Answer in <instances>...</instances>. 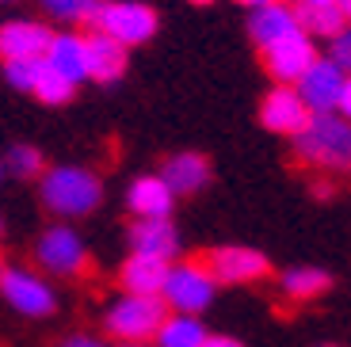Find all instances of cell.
Instances as JSON below:
<instances>
[{
  "instance_id": "cell-37",
  "label": "cell",
  "mask_w": 351,
  "mask_h": 347,
  "mask_svg": "<svg viewBox=\"0 0 351 347\" xmlns=\"http://www.w3.org/2000/svg\"><path fill=\"white\" fill-rule=\"evenodd\" d=\"M321 347H343V344H321Z\"/></svg>"
},
{
  "instance_id": "cell-25",
  "label": "cell",
  "mask_w": 351,
  "mask_h": 347,
  "mask_svg": "<svg viewBox=\"0 0 351 347\" xmlns=\"http://www.w3.org/2000/svg\"><path fill=\"white\" fill-rule=\"evenodd\" d=\"M38 65H43V58L4 61V77H8L12 88H19V92H31V84H35V77H38Z\"/></svg>"
},
{
  "instance_id": "cell-2",
  "label": "cell",
  "mask_w": 351,
  "mask_h": 347,
  "mask_svg": "<svg viewBox=\"0 0 351 347\" xmlns=\"http://www.w3.org/2000/svg\"><path fill=\"white\" fill-rule=\"evenodd\" d=\"M302 165L317 172H351V119L340 111L309 115V122L294 134Z\"/></svg>"
},
{
  "instance_id": "cell-29",
  "label": "cell",
  "mask_w": 351,
  "mask_h": 347,
  "mask_svg": "<svg viewBox=\"0 0 351 347\" xmlns=\"http://www.w3.org/2000/svg\"><path fill=\"white\" fill-rule=\"evenodd\" d=\"M199 347H245V344L237 336H229V332H206Z\"/></svg>"
},
{
  "instance_id": "cell-30",
  "label": "cell",
  "mask_w": 351,
  "mask_h": 347,
  "mask_svg": "<svg viewBox=\"0 0 351 347\" xmlns=\"http://www.w3.org/2000/svg\"><path fill=\"white\" fill-rule=\"evenodd\" d=\"M336 111H340L343 119H351V73L343 77V92H340V104H336Z\"/></svg>"
},
{
  "instance_id": "cell-9",
  "label": "cell",
  "mask_w": 351,
  "mask_h": 347,
  "mask_svg": "<svg viewBox=\"0 0 351 347\" xmlns=\"http://www.w3.org/2000/svg\"><path fill=\"white\" fill-rule=\"evenodd\" d=\"M343 77H348V73H343L332 58L328 61L313 58V65L294 80V92H298L302 104L309 107V115H325V111H336V104H340Z\"/></svg>"
},
{
  "instance_id": "cell-31",
  "label": "cell",
  "mask_w": 351,
  "mask_h": 347,
  "mask_svg": "<svg viewBox=\"0 0 351 347\" xmlns=\"http://www.w3.org/2000/svg\"><path fill=\"white\" fill-rule=\"evenodd\" d=\"M313 191L321 195V199H328V195H332V183H325V180H321V183H317V187H313Z\"/></svg>"
},
{
  "instance_id": "cell-27",
  "label": "cell",
  "mask_w": 351,
  "mask_h": 347,
  "mask_svg": "<svg viewBox=\"0 0 351 347\" xmlns=\"http://www.w3.org/2000/svg\"><path fill=\"white\" fill-rule=\"evenodd\" d=\"M53 347H111V339L104 332H69V336H62Z\"/></svg>"
},
{
  "instance_id": "cell-40",
  "label": "cell",
  "mask_w": 351,
  "mask_h": 347,
  "mask_svg": "<svg viewBox=\"0 0 351 347\" xmlns=\"http://www.w3.org/2000/svg\"><path fill=\"white\" fill-rule=\"evenodd\" d=\"M0 4H8V0H0Z\"/></svg>"
},
{
  "instance_id": "cell-23",
  "label": "cell",
  "mask_w": 351,
  "mask_h": 347,
  "mask_svg": "<svg viewBox=\"0 0 351 347\" xmlns=\"http://www.w3.org/2000/svg\"><path fill=\"white\" fill-rule=\"evenodd\" d=\"M73 92H77V84H73L69 77H62L58 69H50L46 61L38 65V77H35V84H31V96H38L50 107H62V104L73 99Z\"/></svg>"
},
{
  "instance_id": "cell-33",
  "label": "cell",
  "mask_w": 351,
  "mask_h": 347,
  "mask_svg": "<svg viewBox=\"0 0 351 347\" xmlns=\"http://www.w3.org/2000/svg\"><path fill=\"white\" fill-rule=\"evenodd\" d=\"M241 4H248V8H260V4H271V0H241Z\"/></svg>"
},
{
  "instance_id": "cell-13",
  "label": "cell",
  "mask_w": 351,
  "mask_h": 347,
  "mask_svg": "<svg viewBox=\"0 0 351 347\" xmlns=\"http://www.w3.org/2000/svg\"><path fill=\"white\" fill-rule=\"evenodd\" d=\"M50 43V27L38 19H12L0 27V61H19V58H43Z\"/></svg>"
},
{
  "instance_id": "cell-11",
  "label": "cell",
  "mask_w": 351,
  "mask_h": 347,
  "mask_svg": "<svg viewBox=\"0 0 351 347\" xmlns=\"http://www.w3.org/2000/svg\"><path fill=\"white\" fill-rule=\"evenodd\" d=\"M260 122H263V130L294 138V134L309 122V107L302 104V96L294 92V84H275L260 104Z\"/></svg>"
},
{
  "instance_id": "cell-4",
  "label": "cell",
  "mask_w": 351,
  "mask_h": 347,
  "mask_svg": "<svg viewBox=\"0 0 351 347\" xmlns=\"http://www.w3.org/2000/svg\"><path fill=\"white\" fill-rule=\"evenodd\" d=\"M0 298L12 313H19L27 321H50L53 313L62 309L58 287L38 267H23V263L0 267Z\"/></svg>"
},
{
  "instance_id": "cell-12",
  "label": "cell",
  "mask_w": 351,
  "mask_h": 347,
  "mask_svg": "<svg viewBox=\"0 0 351 347\" xmlns=\"http://www.w3.org/2000/svg\"><path fill=\"white\" fill-rule=\"evenodd\" d=\"M313 58H317V50H313V43H309L306 31H298V35H290V38H279L275 46L263 50L267 73H271L279 84H294V80L313 65Z\"/></svg>"
},
{
  "instance_id": "cell-28",
  "label": "cell",
  "mask_w": 351,
  "mask_h": 347,
  "mask_svg": "<svg viewBox=\"0 0 351 347\" xmlns=\"http://www.w3.org/2000/svg\"><path fill=\"white\" fill-rule=\"evenodd\" d=\"M332 61L343 73H351V27H343L340 35L332 38Z\"/></svg>"
},
{
  "instance_id": "cell-3",
  "label": "cell",
  "mask_w": 351,
  "mask_h": 347,
  "mask_svg": "<svg viewBox=\"0 0 351 347\" xmlns=\"http://www.w3.org/2000/svg\"><path fill=\"white\" fill-rule=\"evenodd\" d=\"M168 305L157 294H119L104 309V336L111 344H153Z\"/></svg>"
},
{
  "instance_id": "cell-16",
  "label": "cell",
  "mask_w": 351,
  "mask_h": 347,
  "mask_svg": "<svg viewBox=\"0 0 351 347\" xmlns=\"http://www.w3.org/2000/svg\"><path fill=\"white\" fill-rule=\"evenodd\" d=\"M165 275H168V260L130 252V256L119 263V290H123V294H157L160 298Z\"/></svg>"
},
{
  "instance_id": "cell-39",
  "label": "cell",
  "mask_w": 351,
  "mask_h": 347,
  "mask_svg": "<svg viewBox=\"0 0 351 347\" xmlns=\"http://www.w3.org/2000/svg\"><path fill=\"white\" fill-rule=\"evenodd\" d=\"M0 176H4V165H0Z\"/></svg>"
},
{
  "instance_id": "cell-32",
  "label": "cell",
  "mask_w": 351,
  "mask_h": 347,
  "mask_svg": "<svg viewBox=\"0 0 351 347\" xmlns=\"http://www.w3.org/2000/svg\"><path fill=\"white\" fill-rule=\"evenodd\" d=\"M336 4H340V12H343V16L351 19V0H336Z\"/></svg>"
},
{
  "instance_id": "cell-10",
  "label": "cell",
  "mask_w": 351,
  "mask_h": 347,
  "mask_svg": "<svg viewBox=\"0 0 351 347\" xmlns=\"http://www.w3.org/2000/svg\"><path fill=\"white\" fill-rule=\"evenodd\" d=\"M126 248L141 252V256H160V260H180L184 241L172 217H134L126 229Z\"/></svg>"
},
{
  "instance_id": "cell-34",
  "label": "cell",
  "mask_w": 351,
  "mask_h": 347,
  "mask_svg": "<svg viewBox=\"0 0 351 347\" xmlns=\"http://www.w3.org/2000/svg\"><path fill=\"white\" fill-rule=\"evenodd\" d=\"M111 347H153V344H111Z\"/></svg>"
},
{
  "instance_id": "cell-14",
  "label": "cell",
  "mask_w": 351,
  "mask_h": 347,
  "mask_svg": "<svg viewBox=\"0 0 351 347\" xmlns=\"http://www.w3.org/2000/svg\"><path fill=\"white\" fill-rule=\"evenodd\" d=\"M157 176L168 183V191H172L176 199L199 195L202 187L210 183V160H206L202 153H172Z\"/></svg>"
},
{
  "instance_id": "cell-38",
  "label": "cell",
  "mask_w": 351,
  "mask_h": 347,
  "mask_svg": "<svg viewBox=\"0 0 351 347\" xmlns=\"http://www.w3.org/2000/svg\"><path fill=\"white\" fill-rule=\"evenodd\" d=\"M0 233H4V222H0Z\"/></svg>"
},
{
  "instance_id": "cell-35",
  "label": "cell",
  "mask_w": 351,
  "mask_h": 347,
  "mask_svg": "<svg viewBox=\"0 0 351 347\" xmlns=\"http://www.w3.org/2000/svg\"><path fill=\"white\" fill-rule=\"evenodd\" d=\"M298 4H328V0H298Z\"/></svg>"
},
{
  "instance_id": "cell-24",
  "label": "cell",
  "mask_w": 351,
  "mask_h": 347,
  "mask_svg": "<svg viewBox=\"0 0 351 347\" xmlns=\"http://www.w3.org/2000/svg\"><path fill=\"white\" fill-rule=\"evenodd\" d=\"M0 165H4V172L16 176V180H38V176L46 172V156H43V149H35V145H12Z\"/></svg>"
},
{
  "instance_id": "cell-22",
  "label": "cell",
  "mask_w": 351,
  "mask_h": 347,
  "mask_svg": "<svg viewBox=\"0 0 351 347\" xmlns=\"http://www.w3.org/2000/svg\"><path fill=\"white\" fill-rule=\"evenodd\" d=\"M294 12H298V27L309 38H336L348 27V16L340 12L336 0H328V4H298Z\"/></svg>"
},
{
  "instance_id": "cell-7",
  "label": "cell",
  "mask_w": 351,
  "mask_h": 347,
  "mask_svg": "<svg viewBox=\"0 0 351 347\" xmlns=\"http://www.w3.org/2000/svg\"><path fill=\"white\" fill-rule=\"evenodd\" d=\"M35 267L46 278H84L92 271L88 241L73 226H50L35 241Z\"/></svg>"
},
{
  "instance_id": "cell-26",
  "label": "cell",
  "mask_w": 351,
  "mask_h": 347,
  "mask_svg": "<svg viewBox=\"0 0 351 347\" xmlns=\"http://www.w3.org/2000/svg\"><path fill=\"white\" fill-rule=\"evenodd\" d=\"M96 0H43V8L53 19H65V23H84L88 12H92Z\"/></svg>"
},
{
  "instance_id": "cell-21",
  "label": "cell",
  "mask_w": 351,
  "mask_h": 347,
  "mask_svg": "<svg viewBox=\"0 0 351 347\" xmlns=\"http://www.w3.org/2000/svg\"><path fill=\"white\" fill-rule=\"evenodd\" d=\"M332 287V275L321 267H287L279 275V290L290 302H313Z\"/></svg>"
},
{
  "instance_id": "cell-17",
  "label": "cell",
  "mask_w": 351,
  "mask_h": 347,
  "mask_svg": "<svg viewBox=\"0 0 351 347\" xmlns=\"http://www.w3.org/2000/svg\"><path fill=\"white\" fill-rule=\"evenodd\" d=\"M176 195L168 191V183L160 176H138L126 187V210L130 217H172Z\"/></svg>"
},
{
  "instance_id": "cell-19",
  "label": "cell",
  "mask_w": 351,
  "mask_h": 347,
  "mask_svg": "<svg viewBox=\"0 0 351 347\" xmlns=\"http://www.w3.org/2000/svg\"><path fill=\"white\" fill-rule=\"evenodd\" d=\"M43 61L50 69H58L62 77H69L73 84L88 80V53H84V38L73 35V31H62V35H50L46 43Z\"/></svg>"
},
{
  "instance_id": "cell-5",
  "label": "cell",
  "mask_w": 351,
  "mask_h": 347,
  "mask_svg": "<svg viewBox=\"0 0 351 347\" xmlns=\"http://www.w3.org/2000/svg\"><path fill=\"white\" fill-rule=\"evenodd\" d=\"M88 31L114 38L119 46H141L157 35V12L141 0H96L88 12Z\"/></svg>"
},
{
  "instance_id": "cell-1",
  "label": "cell",
  "mask_w": 351,
  "mask_h": 347,
  "mask_svg": "<svg viewBox=\"0 0 351 347\" xmlns=\"http://www.w3.org/2000/svg\"><path fill=\"white\" fill-rule=\"evenodd\" d=\"M38 199L50 214L65 217H88L104 202V180L84 165H53L38 176Z\"/></svg>"
},
{
  "instance_id": "cell-8",
  "label": "cell",
  "mask_w": 351,
  "mask_h": 347,
  "mask_svg": "<svg viewBox=\"0 0 351 347\" xmlns=\"http://www.w3.org/2000/svg\"><path fill=\"white\" fill-rule=\"evenodd\" d=\"M206 267L218 278V287H248V283L267 278L271 260L252 244H221L206 256Z\"/></svg>"
},
{
  "instance_id": "cell-6",
  "label": "cell",
  "mask_w": 351,
  "mask_h": 347,
  "mask_svg": "<svg viewBox=\"0 0 351 347\" xmlns=\"http://www.w3.org/2000/svg\"><path fill=\"white\" fill-rule=\"evenodd\" d=\"M218 298V278L210 275L206 260H172L160 287V302L168 305V313H202L214 305Z\"/></svg>"
},
{
  "instance_id": "cell-18",
  "label": "cell",
  "mask_w": 351,
  "mask_h": 347,
  "mask_svg": "<svg viewBox=\"0 0 351 347\" xmlns=\"http://www.w3.org/2000/svg\"><path fill=\"white\" fill-rule=\"evenodd\" d=\"M84 53H88V80L111 84L126 73V46H119L114 38L99 35V31L84 35Z\"/></svg>"
},
{
  "instance_id": "cell-36",
  "label": "cell",
  "mask_w": 351,
  "mask_h": 347,
  "mask_svg": "<svg viewBox=\"0 0 351 347\" xmlns=\"http://www.w3.org/2000/svg\"><path fill=\"white\" fill-rule=\"evenodd\" d=\"M191 4H214V0H191Z\"/></svg>"
},
{
  "instance_id": "cell-20",
  "label": "cell",
  "mask_w": 351,
  "mask_h": 347,
  "mask_svg": "<svg viewBox=\"0 0 351 347\" xmlns=\"http://www.w3.org/2000/svg\"><path fill=\"white\" fill-rule=\"evenodd\" d=\"M206 332L210 328L195 313H165V321L153 336V347H199Z\"/></svg>"
},
{
  "instance_id": "cell-15",
  "label": "cell",
  "mask_w": 351,
  "mask_h": 347,
  "mask_svg": "<svg viewBox=\"0 0 351 347\" xmlns=\"http://www.w3.org/2000/svg\"><path fill=\"white\" fill-rule=\"evenodd\" d=\"M248 31H252L256 46H260V50H267V46H275L279 38L298 35L302 27H298V12L290 8V4H282V0H271V4H260V8H252Z\"/></svg>"
}]
</instances>
